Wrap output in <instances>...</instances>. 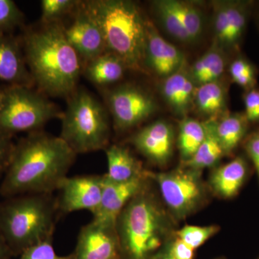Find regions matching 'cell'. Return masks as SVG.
I'll list each match as a JSON object with an SVG mask.
<instances>
[{
	"mask_svg": "<svg viewBox=\"0 0 259 259\" xmlns=\"http://www.w3.org/2000/svg\"><path fill=\"white\" fill-rule=\"evenodd\" d=\"M84 4L101 29L107 52L117 56L127 69L146 72L148 19L139 5L127 0H90Z\"/></svg>",
	"mask_w": 259,
	"mask_h": 259,
	"instance_id": "cell-5",
	"label": "cell"
},
{
	"mask_svg": "<svg viewBox=\"0 0 259 259\" xmlns=\"http://www.w3.org/2000/svg\"><path fill=\"white\" fill-rule=\"evenodd\" d=\"M24 14L13 0H0V34H11L22 26Z\"/></svg>",
	"mask_w": 259,
	"mask_h": 259,
	"instance_id": "cell-31",
	"label": "cell"
},
{
	"mask_svg": "<svg viewBox=\"0 0 259 259\" xmlns=\"http://www.w3.org/2000/svg\"><path fill=\"white\" fill-rule=\"evenodd\" d=\"M3 100H4V91L0 89V109L3 106Z\"/></svg>",
	"mask_w": 259,
	"mask_h": 259,
	"instance_id": "cell-39",
	"label": "cell"
},
{
	"mask_svg": "<svg viewBox=\"0 0 259 259\" xmlns=\"http://www.w3.org/2000/svg\"><path fill=\"white\" fill-rule=\"evenodd\" d=\"M249 172L246 159L243 156H237L213 170L209 177V187L221 198H233L245 185Z\"/></svg>",
	"mask_w": 259,
	"mask_h": 259,
	"instance_id": "cell-20",
	"label": "cell"
},
{
	"mask_svg": "<svg viewBox=\"0 0 259 259\" xmlns=\"http://www.w3.org/2000/svg\"><path fill=\"white\" fill-rule=\"evenodd\" d=\"M258 259H259V258Z\"/></svg>",
	"mask_w": 259,
	"mask_h": 259,
	"instance_id": "cell-40",
	"label": "cell"
},
{
	"mask_svg": "<svg viewBox=\"0 0 259 259\" xmlns=\"http://www.w3.org/2000/svg\"><path fill=\"white\" fill-rule=\"evenodd\" d=\"M249 123L244 112L228 111L215 120L216 134L226 156L234 152L244 141Z\"/></svg>",
	"mask_w": 259,
	"mask_h": 259,
	"instance_id": "cell-24",
	"label": "cell"
},
{
	"mask_svg": "<svg viewBox=\"0 0 259 259\" xmlns=\"http://www.w3.org/2000/svg\"><path fill=\"white\" fill-rule=\"evenodd\" d=\"M21 40L0 34V79L10 85L32 88L33 79L25 61Z\"/></svg>",
	"mask_w": 259,
	"mask_h": 259,
	"instance_id": "cell-18",
	"label": "cell"
},
{
	"mask_svg": "<svg viewBox=\"0 0 259 259\" xmlns=\"http://www.w3.org/2000/svg\"><path fill=\"white\" fill-rule=\"evenodd\" d=\"M103 175L66 177L59 185L58 209L61 217L69 213L88 210L93 214L100 205Z\"/></svg>",
	"mask_w": 259,
	"mask_h": 259,
	"instance_id": "cell-12",
	"label": "cell"
},
{
	"mask_svg": "<svg viewBox=\"0 0 259 259\" xmlns=\"http://www.w3.org/2000/svg\"><path fill=\"white\" fill-rule=\"evenodd\" d=\"M130 142L148 161L156 166H163L173 155L175 130L166 121H155L137 131Z\"/></svg>",
	"mask_w": 259,
	"mask_h": 259,
	"instance_id": "cell-17",
	"label": "cell"
},
{
	"mask_svg": "<svg viewBox=\"0 0 259 259\" xmlns=\"http://www.w3.org/2000/svg\"><path fill=\"white\" fill-rule=\"evenodd\" d=\"M220 231L218 226H185L175 232V235L189 246L196 250L202 246Z\"/></svg>",
	"mask_w": 259,
	"mask_h": 259,
	"instance_id": "cell-29",
	"label": "cell"
},
{
	"mask_svg": "<svg viewBox=\"0 0 259 259\" xmlns=\"http://www.w3.org/2000/svg\"><path fill=\"white\" fill-rule=\"evenodd\" d=\"M13 257L11 250L7 244L3 235L0 233V259H12Z\"/></svg>",
	"mask_w": 259,
	"mask_h": 259,
	"instance_id": "cell-37",
	"label": "cell"
},
{
	"mask_svg": "<svg viewBox=\"0 0 259 259\" xmlns=\"http://www.w3.org/2000/svg\"><path fill=\"white\" fill-rule=\"evenodd\" d=\"M80 1L76 0H42L41 23L51 24L61 22V19L77 8Z\"/></svg>",
	"mask_w": 259,
	"mask_h": 259,
	"instance_id": "cell-30",
	"label": "cell"
},
{
	"mask_svg": "<svg viewBox=\"0 0 259 259\" xmlns=\"http://www.w3.org/2000/svg\"><path fill=\"white\" fill-rule=\"evenodd\" d=\"M253 2L220 0L212 3L213 45L227 54L238 53L244 37Z\"/></svg>",
	"mask_w": 259,
	"mask_h": 259,
	"instance_id": "cell-10",
	"label": "cell"
},
{
	"mask_svg": "<svg viewBox=\"0 0 259 259\" xmlns=\"http://www.w3.org/2000/svg\"><path fill=\"white\" fill-rule=\"evenodd\" d=\"M205 126V137L193 157L182 166L202 171L204 168L215 166L226 156L216 134L215 120H203Z\"/></svg>",
	"mask_w": 259,
	"mask_h": 259,
	"instance_id": "cell-25",
	"label": "cell"
},
{
	"mask_svg": "<svg viewBox=\"0 0 259 259\" xmlns=\"http://www.w3.org/2000/svg\"><path fill=\"white\" fill-rule=\"evenodd\" d=\"M76 155L59 136L42 131L28 134L15 144L0 196L54 193L68 177Z\"/></svg>",
	"mask_w": 259,
	"mask_h": 259,
	"instance_id": "cell-1",
	"label": "cell"
},
{
	"mask_svg": "<svg viewBox=\"0 0 259 259\" xmlns=\"http://www.w3.org/2000/svg\"><path fill=\"white\" fill-rule=\"evenodd\" d=\"M12 139L13 137L0 134V177L5 175L11 161L15 147Z\"/></svg>",
	"mask_w": 259,
	"mask_h": 259,
	"instance_id": "cell-36",
	"label": "cell"
},
{
	"mask_svg": "<svg viewBox=\"0 0 259 259\" xmlns=\"http://www.w3.org/2000/svg\"><path fill=\"white\" fill-rule=\"evenodd\" d=\"M73 13L74 17L72 23L69 27L64 25V33L85 65L107 52L105 38L84 2H80Z\"/></svg>",
	"mask_w": 259,
	"mask_h": 259,
	"instance_id": "cell-13",
	"label": "cell"
},
{
	"mask_svg": "<svg viewBox=\"0 0 259 259\" xmlns=\"http://www.w3.org/2000/svg\"><path fill=\"white\" fill-rule=\"evenodd\" d=\"M151 259H175L172 256L170 253L169 250L167 248L166 245L165 244L163 247L158 250L157 253H156Z\"/></svg>",
	"mask_w": 259,
	"mask_h": 259,
	"instance_id": "cell-38",
	"label": "cell"
},
{
	"mask_svg": "<svg viewBox=\"0 0 259 259\" xmlns=\"http://www.w3.org/2000/svg\"><path fill=\"white\" fill-rule=\"evenodd\" d=\"M152 6L158 23L177 41L194 45L202 39L207 20L203 8L197 2L157 0Z\"/></svg>",
	"mask_w": 259,
	"mask_h": 259,
	"instance_id": "cell-9",
	"label": "cell"
},
{
	"mask_svg": "<svg viewBox=\"0 0 259 259\" xmlns=\"http://www.w3.org/2000/svg\"><path fill=\"white\" fill-rule=\"evenodd\" d=\"M170 253L175 259H194L195 250L177 238L175 235L166 243Z\"/></svg>",
	"mask_w": 259,
	"mask_h": 259,
	"instance_id": "cell-35",
	"label": "cell"
},
{
	"mask_svg": "<svg viewBox=\"0 0 259 259\" xmlns=\"http://www.w3.org/2000/svg\"><path fill=\"white\" fill-rule=\"evenodd\" d=\"M150 180L157 184L163 201L177 221L192 215L205 204L207 192L202 171L182 166L171 171L147 172Z\"/></svg>",
	"mask_w": 259,
	"mask_h": 259,
	"instance_id": "cell-8",
	"label": "cell"
},
{
	"mask_svg": "<svg viewBox=\"0 0 259 259\" xmlns=\"http://www.w3.org/2000/svg\"><path fill=\"white\" fill-rule=\"evenodd\" d=\"M227 53L216 46L210 48L189 68V72L197 86L223 79L228 71Z\"/></svg>",
	"mask_w": 259,
	"mask_h": 259,
	"instance_id": "cell-23",
	"label": "cell"
},
{
	"mask_svg": "<svg viewBox=\"0 0 259 259\" xmlns=\"http://www.w3.org/2000/svg\"><path fill=\"white\" fill-rule=\"evenodd\" d=\"M230 77L245 91L255 88L257 82V71L254 65L243 56H238L228 64Z\"/></svg>",
	"mask_w": 259,
	"mask_h": 259,
	"instance_id": "cell-28",
	"label": "cell"
},
{
	"mask_svg": "<svg viewBox=\"0 0 259 259\" xmlns=\"http://www.w3.org/2000/svg\"><path fill=\"white\" fill-rule=\"evenodd\" d=\"M19 259H73L72 254L59 255L56 253L53 239L32 245L25 250Z\"/></svg>",
	"mask_w": 259,
	"mask_h": 259,
	"instance_id": "cell-32",
	"label": "cell"
},
{
	"mask_svg": "<svg viewBox=\"0 0 259 259\" xmlns=\"http://www.w3.org/2000/svg\"><path fill=\"white\" fill-rule=\"evenodd\" d=\"M197 86L185 66L178 72L162 79L160 93L172 113L177 117H187L194 109Z\"/></svg>",
	"mask_w": 259,
	"mask_h": 259,
	"instance_id": "cell-19",
	"label": "cell"
},
{
	"mask_svg": "<svg viewBox=\"0 0 259 259\" xmlns=\"http://www.w3.org/2000/svg\"><path fill=\"white\" fill-rule=\"evenodd\" d=\"M144 65L146 72L151 71L162 79L178 72L186 66L183 52L162 37L157 28L148 19Z\"/></svg>",
	"mask_w": 259,
	"mask_h": 259,
	"instance_id": "cell-15",
	"label": "cell"
},
{
	"mask_svg": "<svg viewBox=\"0 0 259 259\" xmlns=\"http://www.w3.org/2000/svg\"><path fill=\"white\" fill-rule=\"evenodd\" d=\"M107 161V172L105 178L115 182H128L144 176L146 170L142 163L130 151L122 145L113 144L105 149Z\"/></svg>",
	"mask_w": 259,
	"mask_h": 259,
	"instance_id": "cell-22",
	"label": "cell"
},
{
	"mask_svg": "<svg viewBox=\"0 0 259 259\" xmlns=\"http://www.w3.org/2000/svg\"><path fill=\"white\" fill-rule=\"evenodd\" d=\"M21 42L39 92L49 96L69 97L76 91L82 62L68 41L61 22L27 30Z\"/></svg>",
	"mask_w": 259,
	"mask_h": 259,
	"instance_id": "cell-2",
	"label": "cell"
},
{
	"mask_svg": "<svg viewBox=\"0 0 259 259\" xmlns=\"http://www.w3.org/2000/svg\"><path fill=\"white\" fill-rule=\"evenodd\" d=\"M68 98L59 137L76 154L106 149L110 126L105 107L85 90H76Z\"/></svg>",
	"mask_w": 259,
	"mask_h": 259,
	"instance_id": "cell-6",
	"label": "cell"
},
{
	"mask_svg": "<svg viewBox=\"0 0 259 259\" xmlns=\"http://www.w3.org/2000/svg\"><path fill=\"white\" fill-rule=\"evenodd\" d=\"M53 194H25L0 201V233L13 256L53 239L60 218Z\"/></svg>",
	"mask_w": 259,
	"mask_h": 259,
	"instance_id": "cell-4",
	"label": "cell"
},
{
	"mask_svg": "<svg viewBox=\"0 0 259 259\" xmlns=\"http://www.w3.org/2000/svg\"><path fill=\"white\" fill-rule=\"evenodd\" d=\"M147 171L144 176L125 182H112L104 175L101 201L98 208L93 213V221L116 227L117 218L125 206L149 182Z\"/></svg>",
	"mask_w": 259,
	"mask_h": 259,
	"instance_id": "cell-16",
	"label": "cell"
},
{
	"mask_svg": "<svg viewBox=\"0 0 259 259\" xmlns=\"http://www.w3.org/2000/svg\"><path fill=\"white\" fill-rule=\"evenodd\" d=\"M106 102L114 127L120 132L137 127L158 110L154 97L133 84L120 85L108 92Z\"/></svg>",
	"mask_w": 259,
	"mask_h": 259,
	"instance_id": "cell-11",
	"label": "cell"
},
{
	"mask_svg": "<svg viewBox=\"0 0 259 259\" xmlns=\"http://www.w3.org/2000/svg\"><path fill=\"white\" fill-rule=\"evenodd\" d=\"M116 230L124 259L152 258L175 232L148 184L120 213Z\"/></svg>",
	"mask_w": 259,
	"mask_h": 259,
	"instance_id": "cell-3",
	"label": "cell"
},
{
	"mask_svg": "<svg viewBox=\"0 0 259 259\" xmlns=\"http://www.w3.org/2000/svg\"><path fill=\"white\" fill-rule=\"evenodd\" d=\"M126 69L123 61L106 52L85 64L83 72L91 82L105 86L122 79Z\"/></svg>",
	"mask_w": 259,
	"mask_h": 259,
	"instance_id": "cell-26",
	"label": "cell"
},
{
	"mask_svg": "<svg viewBox=\"0 0 259 259\" xmlns=\"http://www.w3.org/2000/svg\"><path fill=\"white\" fill-rule=\"evenodd\" d=\"M228 85L224 80L197 87L193 110L204 120H218L228 112Z\"/></svg>",
	"mask_w": 259,
	"mask_h": 259,
	"instance_id": "cell-21",
	"label": "cell"
},
{
	"mask_svg": "<svg viewBox=\"0 0 259 259\" xmlns=\"http://www.w3.org/2000/svg\"><path fill=\"white\" fill-rule=\"evenodd\" d=\"M205 134L204 121H200L189 116L181 120L177 146L180 151L182 163L188 161L193 157L199 146L203 142Z\"/></svg>",
	"mask_w": 259,
	"mask_h": 259,
	"instance_id": "cell-27",
	"label": "cell"
},
{
	"mask_svg": "<svg viewBox=\"0 0 259 259\" xmlns=\"http://www.w3.org/2000/svg\"><path fill=\"white\" fill-rule=\"evenodd\" d=\"M73 259H124L116 227L92 220L81 227Z\"/></svg>",
	"mask_w": 259,
	"mask_h": 259,
	"instance_id": "cell-14",
	"label": "cell"
},
{
	"mask_svg": "<svg viewBox=\"0 0 259 259\" xmlns=\"http://www.w3.org/2000/svg\"><path fill=\"white\" fill-rule=\"evenodd\" d=\"M244 114L249 122H259V89L256 87L245 91Z\"/></svg>",
	"mask_w": 259,
	"mask_h": 259,
	"instance_id": "cell-33",
	"label": "cell"
},
{
	"mask_svg": "<svg viewBox=\"0 0 259 259\" xmlns=\"http://www.w3.org/2000/svg\"><path fill=\"white\" fill-rule=\"evenodd\" d=\"M243 146L254 166L259 181V128L247 135L243 141Z\"/></svg>",
	"mask_w": 259,
	"mask_h": 259,
	"instance_id": "cell-34",
	"label": "cell"
},
{
	"mask_svg": "<svg viewBox=\"0 0 259 259\" xmlns=\"http://www.w3.org/2000/svg\"><path fill=\"white\" fill-rule=\"evenodd\" d=\"M0 109V134L13 137L19 133L42 131L49 121L61 118L63 112L45 95L33 89L9 85L3 89Z\"/></svg>",
	"mask_w": 259,
	"mask_h": 259,
	"instance_id": "cell-7",
	"label": "cell"
}]
</instances>
